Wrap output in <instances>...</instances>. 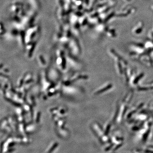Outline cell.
I'll use <instances>...</instances> for the list:
<instances>
[{
  "mask_svg": "<svg viewBox=\"0 0 153 153\" xmlns=\"http://www.w3.org/2000/svg\"><path fill=\"white\" fill-rule=\"evenodd\" d=\"M112 87V85H111V84H110V85H107L106 87H104V88H102V89H101V90L98 91L97 92V94H99L103 93L104 91H106L108 90V89H110Z\"/></svg>",
  "mask_w": 153,
  "mask_h": 153,
  "instance_id": "1",
  "label": "cell"
},
{
  "mask_svg": "<svg viewBox=\"0 0 153 153\" xmlns=\"http://www.w3.org/2000/svg\"><path fill=\"white\" fill-rule=\"evenodd\" d=\"M144 74H140L139 76H137L136 78L135 79L134 81V83H137V82H138L139 80H140L142 77L143 76Z\"/></svg>",
  "mask_w": 153,
  "mask_h": 153,
  "instance_id": "2",
  "label": "cell"
},
{
  "mask_svg": "<svg viewBox=\"0 0 153 153\" xmlns=\"http://www.w3.org/2000/svg\"><path fill=\"white\" fill-rule=\"evenodd\" d=\"M149 89V88H140L139 89V91H145V90H148V89Z\"/></svg>",
  "mask_w": 153,
  "mask_h": 153,
  "instance_id": "3",
  "label": "cell"
},
{
  "mask_svg": "<svg viewBox=\"0 0 153 153\" xmlns=\"http://www.w3.org/2000/svg\"><path fill=\"white\" fill-rule=\"evenodd\" d=\"M118 65L119 66V68H120V71L121 73H122V70L121 66L120 64V63H118Z\"/></svg>",
  "mask_w": 153,
  "mask_h": 153,
  "instance_id": "4",
  "label": "cell"
}]
</instances>
